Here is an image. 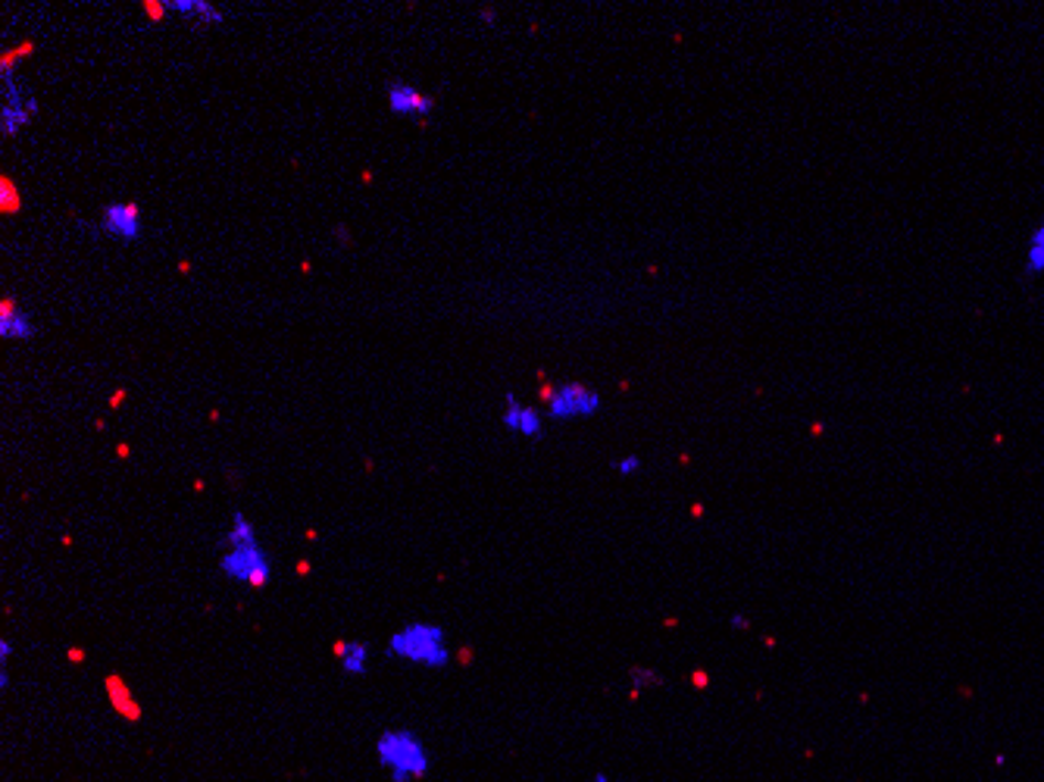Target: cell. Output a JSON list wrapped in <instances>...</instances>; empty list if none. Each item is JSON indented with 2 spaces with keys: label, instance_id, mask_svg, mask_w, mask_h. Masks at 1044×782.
<instances>
[{
  "label": "cell",
  "instance_id": "obj_1",
  "mask_svg": "<svg viewBox=\"0 0 1044 782\" xmlns=\"http://www.w3.org/2000/svg\"><path fill=\"white\" fill-rule=\"evenodd\" d=\"M219 573L235 586L267 588L272 579V557L260 542V532L244 510H235L229 529L222 532V554L216 561Z\"/></svg>",
  "mask_w": 1044,
  "mask_h": 782
},
{
  "label": "cell",
  "instance_id": "obj_2",
  "mask_svg": "<svg viewBox=\"0 0 1044 782\" xmlns=\"http://www.w3.org/2000/svg\"><path fill=\"white\" fill-rule=\"evenodd\" d=\"M388 661H401L423 670H447L454 664V648L447 639V629L432 620H413L394 629L385 642Z\"/></svg>",
  "mask_w": 1044,
  "mask_h": 782
},
{
  "label": "cell",
  "instance_id": "obj_3",
  "mask_svg": "<svg viewBox=\"0 0 1044 782\" xmlns=\"http://www.w3.org/2000/svg\"><path fill=\"white\" fill-rule=\"evenodd\" d=\"M372 751L391 782H423L432 770V751L426 739L406 726L382 729Z\"/></svg>",
  "mask_w": 1044,
  "mask_h": 782
},
{
  "label": "cell",
  "instance_id": "obj_4",
  "mask_svg": "<svg viewBox=\"0 0 1044 782\" xmlns=\"http://www.w3.org/2000/svg\"><path fill=\"white\" fill-rule=\"evenodd\" d=\"M0 132L3 138H17L32 126L39 113V100L17 76V51L0 59Z\"/></svg>",
  "mask_w": 1044,
  "mask_h": 782
},
{
  "label": "cell",
  "instance_id": "obj_5",
  "mask_svg": "<svg viewBox=\"0 0 1044 782\" xmlns=\"http://www.w3.org/2000/svg\"><path fill=\"white\" fill-rule=\"evenodd\" d=\"M603 408V394L588 382H561L544 391V416L551 423L591 420Z\"/></svg>",
  "mask_w": 1044,
  "mask_h": 782
},
{
  "label": "cell",
  "instance_id": "obj_6",
  "mask_svg": "<svg viewBox=\"0 0 1044 782\" xmlns=\"http://www.w3.org/2000/svg\"><path fill=\"white\" fill-rule=\"evenodd\" d=\"M97 229L107 235V238H113V241L135 245L138 238H141V229H144V214H141V207H138L135 200H110V204L100 207Z\"/></svg>",
  "mask_w": 1044,
  "mask_h": 782
},
{
  "label": "cell",
  "instance_id": "obj_7",
  "mask_svg": "<svg viewBox=\"0 0 1044 782\" xmlns=\"http://www.w3.org/2000/svg\"><path fill=\"white\" fill-rule=\"evenodd\" d=\"M385 104L391 117L413 119V122H426L435 113V95H428L423 88L410 85L404 78H391L385 85Z\"/></svg>",
  "mask_w": 1044,
  "mask_h": 782
},
{
  "label": "cell",
  "instance_id": "obj_8",
  "mask_svg": "<svg viewBox=\"0 0 1044 782\" xmlns=\"http://www.w3.org/2000/svg\"><path fill=\"white\" fill-rule=\"evenodd\" d=\"M544 423H547V416H544L535 404H525V401H520L513 391H507V394H503L501 426L510 432V435H520V438H529V442H539V438H544Z\"/></svg>",
  "mask_w": 1044,
  "mask_h": 782
},
{
  "label": "cell",
  "instance_id": "obj_9",
  "mask_svg": "<svg viewBox=\"0 0 1044 782\" xmlns=\"http://www.w3.org/2000/svg\"><path fill=\"white\" fill-rule=\"evenodd\" d=\"M163 10L194 25H222L226 13L210 0H163Z\"/></svg>",
  "mask_w": 1044,
  "mask_h": 782
},
{
  "label": "cell",
  "instance_id": "obj_10",
  "mask_svg": "<svg viewBox=\"0 0 1044 782\" xmlns=\"http://www.w3.org/2000/svg\"><path fill=\"white\" fill-rule=\"evenodd\" d=\"M35 335V319L29 311H22L17 301L3 297L0 304V338L3 341H29Z\"/></svg>",
  "mask_w": 1044,
  "mask_h": 782
},
{
  "label": "cell",
  "instance_id": "obj_11",
  "mask_svg": "<svg viewBox=\"0 0 1044 782\" xmlns=\"http://www.w3.org/2000/svg\"><path fill=\"white\" fill-rule=\"evenodd\" d=\"M331 654H335V661H338L345 676L360 680V676L369 673V658L372 654H369V645L363 639H341V642H335Z\"/></svg>",
  "mask_w": 1044,
  "mask_h": 782
},
{
  "label": "cell",
  "instance_id": "obj_12",
  "mask_svg": "<svg viewBox=\"0 0 1044 782\" xmlns=\"http://www.w3.org/2000/svg\"><path fill=\"white\" fill-rule=\"evenodd\" d=\"M1023 273L1029 279H1042L1044 275V216L1035 222V229L1029 232V241H1025Z\"/></svg>",
  "mask_w": 1044,
  "mask_h": 782
},
{
  "label": "cell",
  "instance_id": "obj_13",
  "mask_svg": "<svg viewBox=\"0 0 1044 782\" xmlns=\"http://www.w3.org/2000/svg\"><path fill=\"white\" fill-rule=\"evenodd\" d=\"M107 695H110V704L117 707V714H122L126 720H141V704L132 698V692H129V685L122 683L119 676H110L107 680Z\"/></svg>",
  "mask_w": 1044,
  "mask_h": 782
},
{
  "label": "cell",
  "instance_id": "obj_14",
  "mask_svg": "<svg viewBox=\"0 0 1044 782\" xmlns=\"http://www.w3.org/2000/svg\"><path fill=\"white\" fill-rule=\"evenodd\" d=\"M629 685H632V692L641 695V692H651V688H660L663 685V673H660L657 666L651 664H635L629 670Z\"/></svg>",
  "mask_w": 1044,
  "mask_h": 782
},
{
  "label": "cell",
  "instance_id": "obj_15",
  "mask_svg": "<svg viewBox=\"0 0 1044 782\" xmlns=\"http://www.w3.org/2000/svg\"><path fill=\"white\" fill-rule=\"evenodd\" d=\"M22 210V195H20V185H13V178L3 176L0 178V214L3 216H13Z\"/></svg>",
  "mask_w": 1044,
  "mask_h": 782
},
{
  "label": "cell",
  "instance_id": "obj_16",
  "mask_svg": "<svg viewBox=\"0 0 1044 782\" xmlns=\"http://www.w3.org/2000/svg\"><path fill=\"white\" fill-rule=\"evenodd\" d=\"M613 469H617L619 476L629 479V476H639L641 469H644V460H641L639 454H626V457H617V460H613Z\"/></svg>",
  "mask_w": 1044,
  "mask_h": 782
},
{
  "label": "cell",
  "instance_id": "obj_17",
  "mask_svg": "<svg viewBox=\"0 0 1044 782\" xmlns=\"http://www.w3.org/2000/svg\"><path fill=\"white\" fill-rule=\"evenodd\" d=\"M10 661H13V642L0 639V670H10Z\"/></svg>",
  "mask_w": 1044,
  "mask_h": 782
},
{
  "label": "cell",
  "instance_id": "obj_18",
  "mask_svg": "<svg viewBox=\"0 0 1044 782\" xmlns=\"http://www.w3.org/2000/svg\"><path fill=\"white\" fill-rule=\"evenodd\" d=\"M729 626H732L736 632H748V629H751V617L738 610V613H732V617H729Z\"/></svg>",
  "mask_w": 1044,
  "mask_h": 782
},
{
  "label": "cell",
  "instance_id": "obj_19",
  "mask_svg": "<svg viewBox=\"0 0 1044 782\" xmlns=\"http://www.w3.org/2000/svg\"><path fill=\"white\" fill-rule=\"evenodd\" d=\"M479 20H482L485 25H494V22H498V10H494V7H482V10H479Z\"/></svg>",
  "mask_w": 1044,
  "mask_h": 782
},
{
  "label": "cell",
  "instance_id": "obj_20",
  "mask_svg": "<svg viewBox=\"0 0 1044 782\" xmlns=\"http://www.w3.org/2000/svg\"><path fill=\"white\" fill-rule=\"evenodd\" d=\"M335 241H338V245H350L348 226H335Z\"/></svg>",
  "mask_w": 1044,
  "mask_h": 782
},
{
  "label": "cell",
  "instance_id": "obj_21",
  "mask_svg": "<svg viewBox=\"0 0 1044 782\" xmlns=\"http://www.w3.org/2000/svg\"><path fill=\"white\" fill-rule=\"evenodd\" d=\"M595 782H613V780H610V776H607L603 770H598V773H595Z\"/></svg>",
  "mask_w": 1044,
  "mask_h": 782
}]
</instances>
